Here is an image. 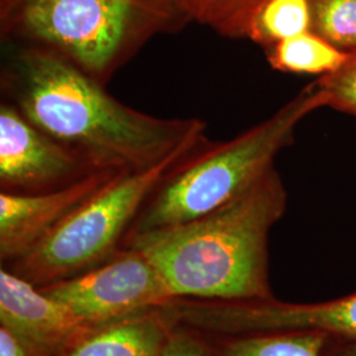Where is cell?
<instances>
[{"instance_id":"6da1fadb","label":"cell","mask_w":356,"mask_h":356,"mask_svg":"<svg viewBox=\"0 0 356 356\" xmlns=\"http://www.w3.org/2000/svg\"><path fill=\"white\" fill-rule=\"evenodd\" d=\"M1 89L32 124L95 170H143L204 141V120L141 113L61 56L35 45L17 44L7 53Z\"/></svg>"},{"instance_id":"7a4b0ae2","label":"cell","mask_w":356,"mask_h":356,"mask_svg":"<svg viewBox=\"0 0 356 356\" xmlns=\"http://www.w3.org/2000/svg\"><path fill=\"white\" fill-rule=\"evenodd\" d=\"M288 195L275 166L216 211L132 243L161 273L175 297H272L269 234Z\"/></svg>"},{"instance_id":"3957f363","label":"cell","mask_w":356,"mask_h":356,"mask_svg":"<svg viewBox=\"0 0 356 356\" xmlns=\"http://www.w3.org/2000/svg\"><path fill=\"white\" fill-rule=\"evenodd\" d=\"M326 106V92L313 82L276 114L235 139L206 143L152 191L128 231L123 248L191 223L229 202L273 166L276 154L292 144L300 122Z\"/></svg>"},{"instance_id":"277c9868","label":"cell","mask_w":356,"mask_h":356,"mask_svg":"<svg viewBox=\"0 0 356 356\" xmlns=\"http://www.w3.org/2000/svg\"><path fill=\"white\" fill-rule=\"evenodd\" d=\"M1 35L106 85L157 33L186 23L166 0H0Z\"/></svg>"},{"instance_id":"5b68a950","label":"cell","mask_w":356,"mask_h":356,"mask_svg":"<svg viewBox=\"0 0 356 356\" xmlns=\"http://www.w3.org/2000/svg\"><path fill=\"white\" fill-rule=\"evenodd\" d=\"M207 141L184 147L157 165L123 172L8 268L35 286L81 275L123 248L143 204L166 175Z\"/></svg>"},{"instance_id":"8992f818","label":"cell","mask_w":356,"mask_h":356,"mask_svg":"<svg viewBox=\"0 0 356 356\" xmlns=\"http://www.w3.org/2000/svg\"><path fill=\"white\" fill-rule=\"evenodd\" d=\"M173 326L219 337L316 332L329 341H356V291L321 302L175 297L159 309Z\"/></svg>"},{"instance_id":"52a82bcc","label":"cell","mask_w":356,"mask_h":356,"mask_svg":"<svg viewBox=\"0 0 356 356\" xmlns=\"http://www.w3.org/2000/svg\"><path fill=\"white\" fill-rule=\"evenodd\" d=\"M38 288L92 326L157 310L175 298L149 259L134 248H122L81 275Z\"/></svg>"},{"instance_id":"ba28073f","label":"cell","mask_w":356,"mask_h":356,"mask_svg":"<svg viewBox=\"0 0 356 356\" xmlns=\"http://www.w3.org/2000/svg\"><path fill=\"white\" fill-rule=\"evenodd\" d=\"M92 166L76 151L32 124L10 102L0 106V188L41 193L76 182Z\"/></svg>"},{"instance_id":"9c48e42d","label":"cell","mask_w":356,"mask_h":356,"mask_svg":"<svg viewBox=\"0 0 356 356\" xmlns=\"http://www.w3.org/2000/svg\"><path fill=\"white\" fill-rule=\"evenodd\" d=\"M123 172L98 170L66 186L41 193L0 191L1 266L29 254L78 207Z\"/></svg>"},{"instance_id":"30bf717a","label":"cell","mask_w":356,"mask_h":356,"mask_svg":"<svg viewBox=\"0 0 356 356\" xmlns=\"http://www.w3.org/2000/svg\"><path fill=\"white\" fill-rule=\"evenodd\" d=\"M0 326L51 356H61L99 326L79 318L38 286L0 268Z\"/></svg>"},{"instance_id":"8fae6325","label":"cell","mask_w":356,"mask_h":356,"mask_svg":"<svg viewBox=\"0 0 356 356\" xmlns=\"http://www.w3.org/2000/svg\"><path fill=\"white\" fill-rule=\"evenodd\" d=\"M169 323L152 310L99 326L61 356H165Z\"/></svg>"},{"instance_id":"7c38bea8","label":"cell","mask_w":356,"mask_h":356,"mask_svg":"<svg viewBox=\"0 0 356 356\" xmlns=\"http://www.w3.org/2000/svg\"><path fill=\"white\" fill-rule=\"evenodd\" d=\"M197 337L204 356H325L329 338L316 332H280L239 337Z\"/></svg>"},{"instance_id":"4fadbf2b","label":"cell","mask_w":356,"mask_h":356,"mask_svg":"<svg viewBox=\"0 0 356 356\" xmlns=\"http://www.w3.org/2000/svg\"><path fill=\"white\" fill-rule=\"evenodd\" d=\"M347 56L348 53L312 31L282 40L267 49L268 63L275 70L321 76L335 72Z\"/></svg>"},{"instance_id":"5bb4252c","label":"cell","mask_w":356,"mask_h":356,"mask_svg":"<svg viewBox=\"0 0 356 356\" xmlns=\"http://www.w3.org/2000/svg\"><path fill=\"white\" fill-rule=\"evenodd\" d=\"M188 24L213 29L220 36L248 38L254 15L267 0H166Z\"/></svg>"},{"instance_id":"9a60e30c","label":"cell","mask_w":356,"mask_h":356,"mask_svg":"<svg viewBox=\"0 0 356 356\" xmlns=\"http://www.w3.org/2000/svg\"><path fill=\"white\" fill-rule=\"evenodd\" d=\"M312 31L310 0H267L254 15L248 38L266 49Z\"/></svg>"},{"instance_id":"2e32d148","label":"cell","mask_w":356,"mask_h":356,"mask_svg":"<svg viewBox=\"0 0 356 356\" xmlns=\"http://www.w3.org/2000/svg\"><path fill=\"white\" fill-rule=\"evenodd\" d=\"M312 32L335 48L356 51V0H310Z\"/></svg>"},{"instance_id":"e0dca14e","label":"cell","mask_w":356,"mask_h":356,"mask_svg":"<svg viewBox=\"0 0 356 356\" xmlns=\"http://www.w3.org/2000/svg\"><path fill=\"white\" fill-rule=\"evenodd\" d=\"M319 88L327 95V106L341 113L356 116V51L335 72L322 76Z\"/></svg>"},{"instance_id":"ac0fdd59","label":"cell","mask_w":356,"mask_h":356,"mask_svg":"<svg viewBox=\"0 0 356 356\" xmlns=\"http://www.w3.org/2000/svg\"><path fill=\"white\" fill-rule=\"evenodd\" d=\"M169 326L165 356H204L202 347L194 334L176 327L170 323Z\"/></svg>"},{"instance_id":"d6986e66","label":"cell","mask_w":356,"mask_h":356,"mask_svg":"<svg viewBox=\"0 0 356 356\" xmlns=\"http://www.w3.org/2000/svg\"><path fill=\"white\" fill-rule=\"evenodd\" d=\"M0 356H51L38 346L26 342L15 332L0 326Z\"/></svg>"},{"instance_id":"ffe728a7","label":"cell","mask_w":356,"mask_h":356,"mask_svg":"<svg viewBox=\"0 0 356 356\" xmlns=\"http://www.w3.org/2000/svg\"><path fill=\"white\" fill-rule=\"evenodd\" d=\"M325 356H356V341H329Z\"/></svg>"}]
</instances>
